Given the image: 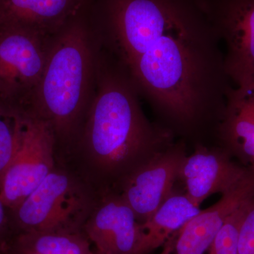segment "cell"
Instances as JSON below:
<instances>
[{"label":"cell","mask_w":254,"mask_h":254,"mask_svg":"<svg viewBox=\"0 0 254 254\" xmlns=\"http://www.w3.org/2000/svg\"><path fill=\"white\" fill-rule=\"evenodd\" d=\"M9 243L41 254H95L83 232H22Z\"/></svg>","instance_id":"cell-15"},{"label":"cell","mask_w":254,"mask_h":254,"mask_svg":"<svg viewBox=\"0 0 254 254\" xmlns=\"http://www.w3.org/2000/svg\"><path fill=\"white\" fill-rule=\"evenodd\" d=\"M16 148V120L0 111V185L14 158Z\"/></svg>","instance_id":"cell-17"},{"label":"cell","mask_w":254,"mask_h":254,"mask_svg":"<svg viewBox=\"0 0 254 254\" xmlns=\"http://www.w3.org/2000/svg\"><path fill=\"white\" fill-rule=\"evenodd\" d=\"M14 118L16 151L0 185V196L10 210L31 194L58 165L55 136L48 124L28 113Z\"/></svg>","instance_id":"cell-6"},{"label":"cell","mask_w":254,"mask_h":254,"mask_svg":"<svg viewBox=\"0 0 254 254\" xmlns=\"http://www.w3.org/2000/svg\"><path fill=\"white\" fill-rule=\"evenodd\" d=\"M95 254H137L141 230L134 212L113 190L100 194L83 227Z\"/></svg>","instance_id":"cell-9"},{"label":"cell","mask_w":254,"mask_h":254,"mask_svg":"<svg viewBox=\"0 0 254 254\" xmlns=\"http://www.w3.org/2000/svg\"><path fill=\"white\" fill-rule=\"evenodd\" d=\"M103 48L93 1L52 37L44 72L25 113L48 124L58 162L72 149L94 100Z\"/></svg>","instance_id":"cell-3"},{"label":"cell","mask_w":254,"mask_h":254,"mask_svg":"<svg viewBox=\"0 0 254 254\" xmlns=\"http://www.w3.org/2000/svg\"><path fill=\"white\" fill-rule=\"evenodd\" d=\"M254 196V170L222 195L210 208L201 210L169 237L159 254H205L227 218Z\"/></svg>","instance_id":"cell-10"},{"label":"cell","mask_w":254,"mask_h":254,"mask_svg":"<svg viewBox=\"0 0 254 254\" xmlns=\"http://www.w3.org/2000/svg\"><path fill=\"white\" fill-rule=\"evenodd\" d=\"M52 37L16 26L0 25V111L26 113L41 81Z\"/></svg>","instance_id":"cell-5"},{"label":"cell","mask_w":254,"mask_h":254,"mask_svg":"<svg viewBox=\"0 0 254 254\" xmlns=\"http://www.w3.org/2000/svg\"><path fill=\"white\" fill-rule=\"evenodd\" d=\"M0 254H4V253H0Z\"/></svg>","instance_id":"cell-21"},{"label":"cell","mask_w":254,"mask_h":254,"mask_svg":"<svg viewBox=\"0 0 254 254\" xmlns=\"http://www.w3.org/2000/svg\"><path fill=\"white\" fill-rule=\"evenodd\" d=\"M250 200L227 218L205 254H238L239 230Z\"/></svg>","instance_id":"cell-16"},{"label":"cell","mask_w":254,"mask_h":254,"mask_svg":"<svg viewBox=\"0 0 254 254\" xmlns=\"http://www.w3.org/2000/svg\"><path fill=\"white\" fill-rule=\"evenodd\" d=\"M100 194L72 168L58 163L31 194L10 210L13 235L83 232Z\"/></svg>","instance_id":"cell-4"},{"label":"cell","mask_w":254,"mask_h":254,"mask_svg":"<svg viewBox=\"0 0 254 254\" xmlns=\"http://www.w3.org/2000/svg\"><path fill=\"white\" fill-rule=\"evenodd\" d=\"M216 133L227 153L254 165V86L230 88Z\"/></svg>","instance_id":"cell-13"},{"label":"cell","mask_w":254,"mask_h":254,"mask_svg":"<svg viewBox=\"0 0 254 254\" xmlns=\"http://www.w3.org/2000/svg\"><path fill=\"white\" fill-rule=\"evenodd\" d=\"M4 254H41L33 251L26 250L17 246L8 243Z\"/></svg>","instance_id":"cell-20"},{"label":"cell","mask_w":254,"mask_h":254,"mask_svg":"<svg viewBox=\"0 0 254 254\" xmlns=\"http://www.w3.org/2000/svg\"><path fill=\"white\" fill-rule=\"evenodd\" d=\"M201 210L185 193H172L145 221L140 222L137 254H148L163 247L169 237Z\"/></svg>","instance_id":"cell-14"},{"label":"cell","mask_w":254,"mask_h":254,"mask_svg":"<svg viewBox=\"0 0 254 254\" xmlns=\"http://www.w3.org/2000/svg\"><path fill=\"white\" fill-rule=\"evenodd\" d=\"M103 46L182 132L220 123L232 88L205 0H97Z\"/></svg>","instance_id":"cell-1"},{"label":"cell","mask_w":254,"mask_h":254,"mask_svg":"<svg viewBox=\"0 0 254 254\" xmlns=\"http://www.w3.org/2000/svg\"><path fill=\"white\" fill-rule=\"evenodd\" d=\"M235 87L254 86V0H205Z\"/></svg>","instance_id":"cell-7"},{"label":"cell","mask_w":254,"mask_h":254,"mask_svg":"<svg viewBox=\"0 0 254 254\" xmlns=\"http://www.w3.org/2000/svg\"><path fill=\"white\" fill-rule=\"evenodd\" d=\"M13 237L10 209L0 196V253H4L8 243Z\"/></svg>","instance_id":"cell-19"},{"label":"cell","mask_w":254,"mask_h":254,"mask_svg":"<svg viewBox=\"0 0 254 254\" xmlns=\"http://www.w3.org/2000/svg\"><path fill=\"white\" fill-rule=\"evenodd\" d=\"M181 146L170 145L128 174L120 182V195L143 222L173 193L185 158Z\"/></svg>","instance_id":"cell-8"},{"label":"cell","mask_w":254,"mask_h":254,"mask_svg":"<svg viewBox=\"0 0 254 254\" xmlns=\"http://www.w3.org/2000/svg\"><path fill=\"white\" fill-rule=\"evenodd\" d=\"M126 71L103 48L96 93L76 143L63 162L100 193L170 145L173 133L152 125Z\"/></svg>","instance_id":"cell-2"},{"label":"cell","mask_w":254,"mask_h":254,"mask_svg":"<svg viewBox=\"0 0 254 254\" xmlns=\"http://www.w3.org/2000/svg\"><path fill=\"white\" fill-rule=\"evenodd\" d=\"M92 0H0V25L16 26L42 36L56 34Z\"/></svg>","instance_id":"cell-12"},{"label":"cell","mask_w":254,"mask_h":254,"mask_svg":"<svg viewBox=\"0 0 254 254\" xmlns=\"http://www.w3.org/2000/svg\"><path fill=\"white\" fill-rule=\"evenodd\" d=\"M230 158L226 150H209L201 146L193 154L185 155L179 178L185 185V194L197 206L210 195L227 193L250 174L252 170Z\"/></svg>","instance_id":"cell-11"},{"label":"cell","mask_w":254,"mask_h":254,"mask_svg":"<svg viewBox=\"0 0 254 254\" xmlns=\"http://www.w3.org/2000/svg\"><path fill=\"white\" fill-rule=\"evenodd\" d=\"M238 254H254V196L249 203L239 230Z\"/></svg>","instance_id":"cell-18"}]
</instances>
